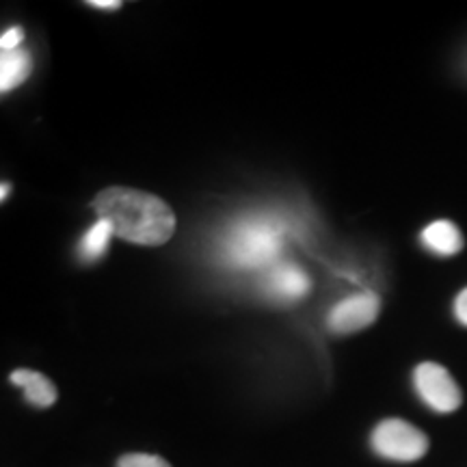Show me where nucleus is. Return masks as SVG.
<instances>
[{"instance_id":"obj_1","label":"nucleus","mask_w":467,"mask_h":467,"mask_svg":"<svg viewBox=\"0 0 467 467\" xmlns=\"http://www.w3.org/2000/svg\"><path fill=\"white\" fill-rule=\"evenodd\" d=\"M98 219L113 225L115 236L128 243L159 247L165 244L175 232V214L161 197L150 192L110 186L98 192L91 202Z\"/></svg>"},{"instance_id":"obj_2","label":"nucleus","mask_w":467,"mask_h":467,"mask_svg":"<svg viewBox=\"0 0 467 467\" xmlns=\"http://www.w3.org/2000/svg\"><path fill=\"white\" fill-rule=\"evenodd\" d=\"M284 247V225L271 217H251L238 221L225 234L221 255L227 265L241 271L268 268L279 258Z\"/></svg>"},{"instance_id":"obj_3","label":"nucleus","mask_w":467,"mask_h":467,"mask_svg":"<svg viewBox=\"0 0 467 467\" xmlns=\"http://www.w3.org/2000/svg\"><path fill=\"white\" fill-rule=\"evenodd\" d=\"M370 441L379 457L399 461V463H413L429 452V437L413 424L399 418L379 422L377 429L372 431Z\"/></svg>"},{"instance_id":"obj_4","label":"nucleus","mask_w":467,"mask_h":467,"mask_svg":"<svg viewBox=\"0 0 467 467\" xmlns=\"http://www.w3.org/2000/svg\"><path fill=\"white\" fill-rule=\"evenodd\" d=\"M413 383H416L420 399L440 413L457 411L463 402V394H461V388L451 377V372L440 364H433V361H424L416 368Z\"/></svg>"},{"instance_id":"obj_5","label":"nucleus","mask_w":467,"mask_h":467,"mask_svg":"<svg viewBox=\"0 0 467 467\" xmlns=\"http://www.w3.org/2000/svg\"><path fill=\"white\" fill-rule=\"evenodd\" d=\"M379 309H381V301L375 292H361L337 303L327 318V327L336 336L355 334L375 323Z\"/></svg>"},{"instance_id":"obj_6","label":"nucleus","mask_w":467,"mask_h":467,"mask_svg":"<svg viewBox=\"0 0 467 467\" xmlns=\"http://www.w3.org/2000/svg\"><path fill=\"white\" fill-rule=\"evenodd\" d=\"M265 288L268 296L275 301H299L309 292V277L295 265H277L271 266L266 273Z\"/></svg>"},{"instance_id":"obj_7","label":"nucleus","mask_w":467,"mask_h":467,"mask_svg":"<svg viewBox=\"0 0 467 467\" xmlns=\"http://www.w3.org/2000/svg\"><path fill=\"white\" fill-rule=\"evenodd\" d=\"M11 383L17 385V388H22L25 399L31 402L33 407L46 409L57 402L58 394H57L55 383H52L48 377H44L42 372L25 370V368H20V370L11 372Z\"/></svg>"},{"instance_id":"obj_8","label":"nucleus","mask_w":467,"mask_h":467,"mask_svg":"<svg viewBox=\"0 0 467 467\" xmlns=\"http://www.w3.org/2000/svg\"><path fill=\"white\" fill-rule=\"evenodd\" d=\"M422 243L437 255H454L463 249V234L452 221H435L422 232Z\"/></svg>"},{"instance_id":"obj_9","label":"nucleus","mask_w":467,"mask_h":467,"mask_svg":"<svg viewBox=\"0 0 467 467\" xmlns=\"http://www.w3.org/2000/svg\"><path fill=\"white\" fill-rule=\"evenodd\" d=\"M31 67L33 61L28 50L17 48L3 52V57H0V91L7 93L20 87L31 74Z\"/></svg>"},{"instance_id":"obj_10","label":"nucleus","mask_w":467,"mask_h":467,"mask_svg":"<svg viewBox=\"0 0 467 467\" xmlns=\"http://www.w3.org/2000/svg\"><path fill=\"white\" fill-rule=\"evenodd\" d=\"M113 236H115L113 225H110L109 221L98 219L96 223H93L89 230H87L83 241H80V244H78L80 260H85V262L100 260L102 255L107 254L109 243H110V238H113Z\"/></svg>"},{"instance_id":"obj_11","label":"nucleus","mask_w":467,"mask_h":467,"mask_svg":"<svg viewBox=\"0 0 467 467\" xmlns=\"http://www.w3.org/2000/svg\"><path fill=\"white\" fill-rule=\"evenodd\" d=\"M117 467H171L162 457L156 454H143V452H132L124 454L117 461Z\"/></svg>"},{"instance_id":"obj_12","label":"nucleus","mask_w":467,"mask_h":467,"mask_svg":"<svg viewBox=\"0 0 467 467\" xmlns=\"http://www.w3.org/2000/svg\"><path fill=\"white\" fill-rule=\"evenodd\" d=\"M22 39H25V31H22L20 26H11L9 31H5L3 37H0V48H3V52L17 50L20 48Z\"/></svg>"},{"instance_id":"obj_13","label":"nucleus","mask_w":467,"mask_h":467,"mask_svg":"<svg viewBox=\"0 0 467 467\" xmlns=\"http://www.w3.org/2000/svg\"><path fill=\"white\" fill-rule=\"evenodd\" d=\"M454 314H457L459 323L467 327V288L461 290L457 301H454Z\"/></svg>"},{"instance_id":"obj_14","label":"nucleus","mask_w":467,"mask_h":467,"mask_svg":"<svg viewBox=\"0 0 467 467\" xmlns=\"http://www.w3.org/2000/svg\"><path fill=\"white\" fill-rule=\"evenodd\" d=\"M89 7H96V9H104V11H115L121 7L119 0H89Z\"/></svg>"},{"instance_id":"obj_15","label":"nucleus","mask_w":467,"mask_h":467,"mask_svg":"<svg viewBox=\"0 0 467 467\" xmlns=\"http://www.w3.org/2000/svg\"><path fill=\"white\" fill-rule=\"evenodd\" d=\"M9 191H11V186H9L7 182H5V184H3V195H0V200H3V202L7 200V192H9Z\"/></svg>"}]
</instances>
